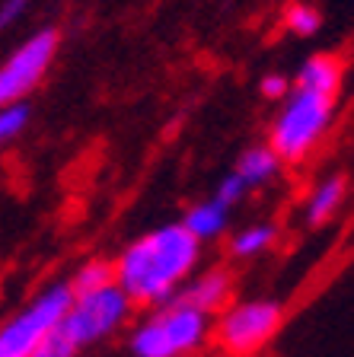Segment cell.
Masks as SVG:
<instances>
[{"mask_svg":"<svg viewBox=\"0 0 354 357\" xmlns=\"http://www.w3.org/2000/svg\"><path fill=\"white\" fill-rule=\"evenodd\" d=\"M211 316L179 297L154 306V310L131 328L128 351L131 357H192L211 338Z\"/></svg>","mask_w":354,"mask_h":357,"instance_id":"cell-2","label":"cell"},{"mask_svg":"<svg viewBox=\"0 0 354 357\" xmlns=\"http://www.w3.org/2000/svg\"><path fill=\"white\" fill-rule=\"evenodd\" d=\"M284 306L278 300H239L227 303L211 326V338L227 357H252L281 332Z\"/></svg>","mask_w":354,"mask_h":357,"instance_id":"cell-4","label":"cell"},{"mask_svg":"<svg viewBox=\"0 0 354 357\" xmlns=\"http://www.w3.org/2000/svg\"><path fill=\"white\" fill-rule=\"evenodd\" d=\"M29 125V109L26 105H10V109H0V144L13 141L22 128Z\"/></svg>","mask_w":354,"mask_h":357,"instance_id":"cell-16","label":"cell"},{"mask_svg":"<svg viewBox=\"0 0 354 357\" xmlns=\"http://www.w3.org/2000/svg\"><path fill=\"white\" fill-rule=\"evenodd\" d=\"M294 86L313 89V93H323V96L339 99L341 89V61L335 54H313L310 61H303V67L297 70Z\"/></svg>","mask_w":354,"mask_h":357,"instance_id":"cell-9","label":"cell"},{"mask_svg":"<svg viewBox=\"0 0 354 357\" xmlns=\"http://www.w3.org/2000/svg\"><path fill=\"white\" fill-rule=\"evenodd\" d=\"M58 45H61L58 29H42L26 38L0 64V109L20 105L42 83V77L48 74V67H52L54 54H58Z\"/></svg>","mask_w":354,"mask_h":357,"instance_id":"cell-7","label":"cell"},{"mask_svg":"<svg viewBox=\"0 0 354 357\" xmlns=\"http://www.w3.org/2000/svg\"><path fill=\"white\" fill-rule=\"evenodd\" d=\"M278 243V227L274 223H252L246 230H239L230 239V255L236 259H256V255L268 252Z\"/></svg>","mask_w":354,"mask_h":357,"instance_id":"cell-13","label":"cell"},{"mask_svg":"<svg viewBox=\"0 0 354 357\" xmlns=\"http://www.w3.org/2000/svg\"><path fill=\"white\" fill-rule=\"evenodd\" d=\"M281 169V160L272 147H249L243 156H239V163H236V176L246 182V188H258L272 182Z\"/></svg>","mask_w":354,"mask_h":357,"instance_id":"cell-12","label":"cell"},{"mask_svg":"<svg viewBox=\"0 0 354 357\" xmlns=\"http://www.w3.org/2000/svg\"><path fill=\"white\" fill-rule=\"evenodd\" d=\"M182 303L195 306V310L214 316L233 300V275L227 268H207L201 275H192L182 284V290L176 294Z\"/></svg>","mask_w":354,"mask_h":357,"instance_id":"cell-8","label":"cell"},{"mask_svg":"<svg viewBox=\"0 0 354 357\" xmlns=\"http://www.w3.org/2000/svg\"><path fill=\"white\" fill-rule=\"evenodd\" d=\"M335 112V99L313 93L303 86H290L284 96V109L278 112V119L268 134V147L278 153L281 163H300L303 156L310 153L323 134L329 131Z\"/></svg>","mask_w":354,"mask_h":357,"instance_id":"cell-3","label":"cell"},{"mask_svg":"<svg viewBox=\"0 0 354 357\" xmlns=\"http://www.w3.org/2000/svg\"><path fill=\"white\" fill-rule=\"evenodd\" d=\"M227 220H230V208H223L217 198H211V201H201V204L185 211L182 227L192 233L198 243H211V239L223 236Z\"/></svg>","mask_w":354,"mask_h":357,"instance_id":"cell-11","label":"cell"},{"mask_svg":"<svg viewBox=\"0 0 354 357\" xmlns=\"http://www.w3.org/2000/svg\"><path fill=\"white\" fill-rule=\"evenodd\" d=\"M71 303H74V290L67 281L45 287L20 312L0 322V357H32L38 344L61 326Z\"/></svg>","mask_w":354,"mask_h":357,"instance_id":"cell-5","label":"cell"},{"mask_svg":"<svg viewBox=\"0 0 354 357\" xmlns=\"http://www.w3.org/2000/svg\"><path fill=\"white\" fill-rule=\"evenodd\" d=\"M246 192H249V188H246L243 178L236 176V172H230L227 178H221V185H217L214 198L221 201L223 208H233V204H239V201L246 198Z\"/></svg>","mask_w":354,"mask_h":357,"instance_id":"cell-18","label":"cell"},{"mask_svg":"<svg viewBox=\"0 0 354 357\" xmlns=\"http://www.w3.org/2000/svg\"><path fill=\"white\" fill-rule=\"evenodd\" d=\"M32 357H80V348H77V344L71 342L61 328H54V332L36 348V354Z\"/></svg>","mask_w":354,"mask_h":357,"instance_id":"cell-17","label":"cell"},{"mask_svg":"<svg viewBox=\"0 0 354 357\" xmlns=\"http://www.w3.org/2000/svg\"><path fill=\"white\" fill-rule=\"evenodd\" d=\"M67 284L74 290V297L77 294H93V290L105 287V284H115V265L105 259H89L77 268V275Z\"/></svg>","mask_w":354,"mask_h":357,"instance_id":"cell-14","label":"cell"},{"mask_svg":"<svg viewBox=\"0 0 354 357\" xmlns=\"http://www.w3.org/2000/svg\"><path fill=\"white\" fill-rule=\"evenodd\" d=\"M131 310L134 303L125 290L118 284H105V287L93 290V294H77L74 303L67 306L58 328L80 351H87L93 344L112 338L118 328L131 319Z\"/></svg>","mask_w":354,"mask_h":357,"instance_id":"cell-6","label":"cell"},{"mask_svg":"<svg viewBox=\"0 0 354 357\" xmlns=\"http://www.w3.org/2000/svg\"><path fill=\"white\" fill-rule=\"evenodd\" d=\"M201 243L182 223H166L128 243L112 265L115 284L131 297L134 306H160L182 290L195 275Z\"/></svg>","mask_w":354,"mask_h":357,"instance_id":"cell-1","label":"cell"},{"mask_svg":"<svg viewBox=\"0 0 354 357\" xmlns=\"http://www.w3.org/2000/svg\"><path fill=\"white\" fill-rule=\"evenodd\" d=\"M26 10H29V0H3V3H0V29L13 26Z\"/></svg>","mask_w":354,"mask_h":357,"instance_id":"cell-20","label":"cell"},{"mask_svg":"<svg viewBox=\"0 0 354 357\" xmlns=\"http://www.w3.org/2000/svg\"><path fill=\"white\" fill-rule=\"evenodd\" d=\"M319 26H323V16H319V10L310 7V3H290L288 13H284V29L300 38L316 36Z\"/></svg>","mask_w":354,"mask_h":357,"instance_id":"cell-15","label":"cell"},{"mask_svg":"<svg viewBox=\"0 0 354 357\" xmlns=\"http://www.w3.org/2000/svg\"><path fill=\"white\" fill-rule=\"evenodd\" d=\"M258 93L265 99H284L290 93V83H288V77H281V74H268V77H262V83H258Z\"/></svg>","mask_w":354,"mask_h":357,"instance_id":"cell-19","label":"cell"},{"mask_svg":"<svg viewBox=\"0 0 354 357\" xmlns=\"http://www.w3.org/2000/svg\"><path fill=\"white\" fill-rule=\"evenodd\" d=\"M345 195H348L345 176L323 178V182H319V185L310 192V198H307V211H303L307 223H310V227H325V223H329L341 211Z\"/></svg>","mask_w":354,"mask_h":357,"instance_id":"cell-10","label":"cell"}]
</instances>
